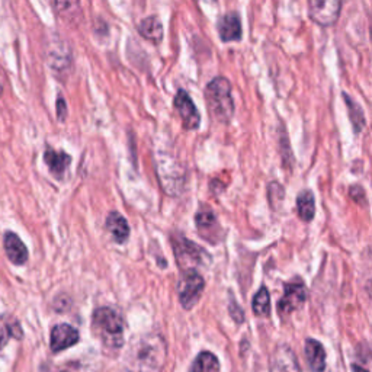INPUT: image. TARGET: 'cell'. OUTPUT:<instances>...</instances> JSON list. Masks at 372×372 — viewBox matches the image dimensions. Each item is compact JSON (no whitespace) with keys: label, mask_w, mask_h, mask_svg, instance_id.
Instances as JSON below:
<instances>
[{"label":"cell","mask_w":372,"mask_h":372,"mask_svg":"<svg viewBox=\"0 0 372 372\" xmlns=\"http://www.w3.org/2000/svg\"><path fill=\"white\" fill-rule=\"evenodd\" d=\"M166 361V342L160 335L135 338L125 354V366L130 372H160Z\"/></svg>","instance_id":"1"},{"label":"cell","mask_w":372,"mask_h":372,"mask_svg":"<svg viewBox=\"0 0 372 372\" xmlns=\"http://www.w3.org/2000/svg\"><path fill=\"white\" fill-rule=\"evenodd\" d=\"M92 330L106 349H121L124 345V322L112 308L101 307L93 311Z\"/></svg>","instance_id":"2"},{"label":"cell","mask_w":372,"mask_h":372,"mask_svg":"<svg viewBox=\"0 0 372 372\" xmlns=\"http://www.w3.org/2000/svg\"><path fill=\"white\" fill-rule=\"evenodd\" d=\"M207 106L220 124H228L234 115V101L231 96V85L226 77H215L205 88Z\"/></svg>","instance_id":"3"},{"label":"cell","mask_w":372,"mask_h":372,"mask_svg":"<svg viewBox=\"0 0 372 372\" xmlns=\"http://www.w3.org/2000/svg\"><path fill=\"white\" fill-rule=\"evenodd\" d=\"M172 242L174 256L184 270L197 269V266H205L211 262L209 254L193 242L185 237H173Z\"/></svg>","instance_id":"4"},{"label":"cell","mask_w":372,"mask_h":372,"mask_svg":"<svg viewBox=\"0 0 372 372\" xmlns=\"http://www.w3.org/2000/svg\"><path fill=\"white\" fill-rule=\"evenodd\" d=\"M205 282L197 269H186L182 272L179 281V300L185 310H191L202 296Z\"/></svg>","instance_id":"5"},{"label":"cell","mask_w":372,"mask_h":372,"mask_svg":"<svg viewBox=\"0 0 372 372\" xmlns=\"http://www.w3.org/2000/svg\"><path fill=\"white\" fill-rule=\"evenodd\" d=\"M342 0H308V12L315 22L322 27H330L338 21Z\"/></svg>","instance_id":"6"},{"label":"cell","mask_w":372,"mask_h":372,"mask_svg":"<svg viewBox=\"0 0 372 372\" xmlns=\"http://www.w3.org/2000/svg\"><path fill=\"white\" fill-rule=\"evenodd\" d=\"M174 108L178 109L185 130H197L201 124V115L185 90H179L173 101Z\"/></svg>","instance_id":"7"},{"label":"cell","mask_w":372,"mask_h":372,"mask_svg":"<svg viewBox=\"0 0 372 372\" xmlns=\"http://www.w3.org/2000/svg\"><path fill=\"white\" fill-rule=\"evenodd\" d=\"M305 296H307V292H305V287L303 282L296 281V282L287 284L284 297L278 303V311L284 316L291 315L292 311H296L300 307H303L305 301Z\"/></svg>","instance_id":"8"},{"label":"cell","mask_w":372,"mask_h":372,"mask_svg":"<svg viewBox=\"0 0 372 372\" xmlns=\"http://www.w3.org/2000/svg\"><path fill=\"white\" fill-rule=\"evenodd\" d=\"M77 342H79V331H77L73 326L63 323L53 327L50 347L54 354L74 346Z\"/></svg>","instance_id":"9"},{"label":"cell","mask_w":372,"mask_h":372,"mask_svg":"<svg viewBox=\"0 0 372 372\" xmlns=\"http://www.w3.org/2000/svg\"><path fill=\"white\" fill-rule=\"evenodd\" d=\"M4 247L8 259L16 265V266H22L28 262L29 253L25 246V243L21 240V237L18 236L13 231H6L4 236Z\"/></svg>","instance_id":"10"},{"label":"cell","mask_w":372,"mask_h":372,"mask_svg":"<svg viewBox=\"0 0 372 372\" xmlns=\"http://www.w3.org/2000/svg\"><path fill=\"white\" fill-rule=\"evenodd\" d=\"M219 34L221 41H240L242 40V22L237 13H226L219 22Z\"/></svg>","instance_id":"11"},{"label":"cell","mask_w":372,"mask_h":372,"mask_svg":"<svg viewBox=\"0 0 372 372\" xmlns=\"http://www.w3.org/2000/svg\"><path fill=\"white\" fill-rule=\"evenodd\" d=\"M272 372H300L296 355L288 346H278L272 358Z\"/></svg>","instance_id":"12"},{"label":"cell","mask_w":372,"mask_h":372,"mask_svg":"<svg viewBox=\"0 0 372 372\" xmlns=\"http://www.w3.org/2000/svg\"><path fill=\"white\" fill-rule=\"evenodd\" d=\"M305 358L312 372H324L326 369V350L319 340H305Z\"/></svg>","instance_id":"13"},{"label":"cell","mask_w":372,"mask_h":372,"mask_svg":"<svg viewBox=\"0 0 372 372\" xmlns=\"http://www.w3.org/2000/svg\"><path fill=\"white\" fill-rule=\"evenodd\" d=\"M44 160H46L47 166L50 167V172L58 179L63 178L67 167L71 163V158L67 153L57 151L51 147H47L46 153H44Z\"/></svg>","instance_id":"14"},{"label":"cell","mask_w":372,"mask_h":372,"mask_svg":"<svg viewBox=\"0 0 372 372\" xmlns=\"http://www.w3.org/2000/svg\"><path fill=\"white\" fill-rule=\"evenodd\" d=\"M106 230L111 233L112 239L123 244L130 237V226L120 212H111L106 219Z\"/></svg>","instance_id":"15"},{"label":"cell","mask_w":372,"mask_h":372,"mask_svg":"<svg viewBox=\"0 0 372 372\" xmlns=\"http://www.w3.org/2000/svg\"><path fill=\"white\" fill-rule=\"evenodd\" d=\"M139 32L149 41L159 44L163 40V25L158 16H147L139 25Z\"/></svg>","instance_id":"16"},{"label":"cell","mask_w":372,"mask_h":372,"mask_svg":"<svg viewBox=\"0 0 372 372\" xmlns=\"http://www.w3.org/2000/svg\"><path fill=\"white\" fill-rule=\"evenodd\" d=\"M297 209L300 219L305 223H310L312 219H315L316 214V202H315V195H312L311 191H303L298 198H297Z\"/></svg>","instance_id":"17"},{"label":"cell","mask_w":372,"mask_h":372,"mask_svg":"<svg viewBox=\"0 0 372 372\" xmlns=\"http://www.w3.org/2000/svg\"><path fill=\"white\" fill-rule=\"evenodd\" d=\"M220 362L211 352H201L191 365L189 372H219Z\"/></svg>","instance_id":"18"},{"label":"cell","mask_w":372,"mask_h":372,"mask_svg":"<svg viewBox=\"0 0 372 372\" xmlns=\"http://www.w3.org/2000/svg\"><path fill=\"white\" fill-rule=\"evenodd\" d=\"M343 97H345V102H346V106L349 109V118L352 121V125H354V131L355 132H361L364 128H365V115H364V111L362 108L352 99L350 96H347L346 93H343Z\"/></svg>","instance_id":"19"},{"label":"cell","mask_w":372,"mask_h":372,"mask_svg":"<svg viewBox=\"0 0 372 372\" xmlns=\"http://www.w3.org/2000/svg\"><path fill=\"white\" fill-rule=\"evenodd\" d=\"M9 338H22V329L19 326V322L16 320H6L4 319V323H0V350L9 342Z\"/></svg>","instance_id":"20"},{"label":"cell","mask_w":372,"mask_h":372,"mask_svg":"<svg viewBox=\"0 0 372 372\" xmlns=\"http://www.w3.org/2000/svg\"><path fill=\"white\" fill-rule=\"evenodd\" d=\"M55 9L63 19H76L81 15L79 0H55Z\"/></svg>","instance_id":"21"},{"label":"cell","mask_w":372,"mask_h":372,"mask_svg":"<svg viewBox=\"0 0 372 372\" xmlns=\"http://www.w3.org/2000/svg\"><path fill=\"white\" fill-rule=\"evenodd\" d=\"M269 308H270V297L269 292L265 287H262L256 296L253 298V311L256 316H268L269 315Z\"/></svg>","instance_id":"22"},{"label":"cell","mask_w":372,"mask_h":372,"mask_svg":"<svg viewBox=\"0 0 372 372\" xmlns=\"http://www.w3.org/2000/svg\"><path fill=\"white\" fill-rule=\"evenodd\" d=\"M195 223H197V228L204 234L205 231H211L217 228V219L211 209H202L195 215Z\"/></svg>","instance_id":"23"},{"label":"cell","mask_w":372,"mask_h":372,"mask_svg":"<svg viewBox=\"0 0 372 372\" xmlns=\"http://www.w3.org/2000/svg\"><path fill=\"white\" fill-rule=\"evenodd\" d=\"M55 106H57V118H58V121L63 123L66 120V116H67V104L63 99V96L57 97Z\"/></svg>","instance_id":"24"},{"label":"cell","mask_w":372,"mask_h":372,"mask_svg":"<svg viewBox=\"0 0 372 372\" xmlns=\"http://www.w3.org/2000/svg\"><path fill=\"white\" fill-rule=\"evenodd\" d=\"M352 369H354V372H368L366 369H364V368H361V366H357V365L352 366Z\"/></svg>","instance_id":"25"},{"label":"cell","mask_w":372,"mask_h":372,"mask_svg":"<svg viewBox=\"0 0 372 372\" xmlns=\"http://www.w3.org/2000/svg\"><path fill=\"white\" fill-rule=\"evenodd\" d=\"M4 95V79H2V74H0V96Z\"/></svg>","instance_id":"26"},{"label":"cell","mask_w":372,"mask_h":372,"mask_svg":"<svg viewBox=\"0 0 372 372\" xmlns=\"http://www.w3.org/2000/svg\"><path fill=\"white\" fill-rule=\"evenodd\" d=\"M63 372H67V371H63Z\"/></svg>","instance_id":"27"}]
</instances>
